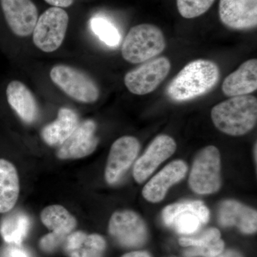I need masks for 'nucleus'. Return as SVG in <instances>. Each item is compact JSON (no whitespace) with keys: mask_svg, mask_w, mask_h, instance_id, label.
Here are the masks:
<instances>
[{"mask_svg":"<svg viewBox=\"0 0 257 257\" xmlns=\"http://www.w3.org/2000/svg\"><path fill=\"white\" fill-rule=\"evenodd\" d=\"M219 78L220 70L215 62L202 59L192 61L171 81L167 96L175 101L195 99L211 91Z\"/></svg>","mask_w":257,"mask_h":257,"instance_id":"f257e3e1","label":"nucleus"},{"mask_svg":"<svg viewBox=\"0 0 257 257\" xmlns=\"http://www.w3.org/2000/svg\"><path fill=\"white\" fill-rule=\"evenodd\" d=\"M211 117L221 133L234 137L246 135L256 124V97L249 94L232 96L214 106Z\"/></svg>","mask_w":257,"mask_h":257,"instance_id":"f03ea898","label":"nucleus"},{"mask_svg":"<svg viewBox=\"0 0 257 257\" xmlns=\"http://www.w3.org/2000/svg\"><path fill=\"white\" fill-rule=\"evenodd\" d=\"M163 32L151 24H141L130 29L121 46V55L133 64L146 62L165 50Z\"/></svg>","mask_w":257,"mask_h":257,"instance_id":"7ed1b4c3","label":"nucleus"},{"mask_svg":"<svg viewBox=\"0 0 257 257\" xmlns=\"http://www.w3.org/2000/svg\"><path fill=\"white\" fill-rule=\"evenodd\" d=\"M221 158L214 146H207L194 159L189 178L193 192L199 194L215 193L221 187Z\"/></svg>","mask_w":257,"mask_h":257,"instance_id":"20e7f679","label":"nucleus"},{"mask_svg":"<svg viewBox=\"0 0 257 257\" xmlns=\"http://www.w3.org/2000/svg\"><path fill=\"white\" fill-rule=\"evenodd\" d=\"M50 78L57 87L79 102H95L99 97L96 82L82 71L64 64L55 66L50 71Z\"/></svg>","mask_w":257,"mask_h":257,"instance_id":"39448f33","label":"nucleus"},{"mask_svg":"<svg viewBox=\"0 0 257 257\" xmlns=\"http://www.w3.org/2000/svg\"><path fill=\"white\" fill-rule=\"evenodd\" d=\"M162 219L167 226L182 234L197 232L209 219V211L201 201H187L167 206L162 211Z\"/></svg>","mask_w":257,"mask_h":257,"instance_id":"423d86ee","label":"nucleus"},{"mask_svg":"<svg viewBox=\"0 0 257 257\" xmlns=\"http://www.w3.org/2000/svg\"><path fill=\"white\" fill-rule=\"evenodd\" d=\"M69 24L67 12L52 7L38 18L34 29L35 46L45 52H55L62 45Z\"/></svg>","mask_w":257,"mask_h":257,"instance_id":"0eeeda50","label":"nucleus"},{"mask_svg":"<svg viewBox=\"0 0 257 257\" xmlns=\"http://www.w3.org/2000/svg\"><path fill=\"white\" fill-rule=\"evenodd\" d=\"M108 231L115 242L126 248L143 246L147 239L145 221L136 212L131 210L115 211L111 215Z\"/></svg>","mask_w":257,"mask_h":257,"instance_id":"6e6552de","label":"nucleus"},{"mask_svg":"<svg viewBox=\"0 0 257 257\" xmlns=\"http://www.w3.org/2000/svg\"><path fill=\"white\" fill-rule=\"evenodd\" d=\"M171 69L170 61L162 57L149 60L124 77V84L130 92L137 95L150 94L167 78Z\"/></svg>","mask_w":257,"mask_h":257,"instance_id":"1a4fd4ad","label":"nucleus"},{"mask_svg":"<svg viewBox=\"0 0 257 257\" xmlns=\"http://www.w3.org/2000/svg\"><path fill=\"white\" fill-rule=\"evenodd\" d=\"M140 145L135 137L124 136L111 145L105 169V180L113 185L119 182L138 157Z\"/></svg>","mask_w":257,"mask_h":257,"instance_id":"9d476101","label":"nucleus"},{"mask_svg":"<svg viewBox=\"0 0 257 257\" xmlns=\"http://www.w3.org/2000/svg\"><path fill=\"white\" fill-rule=\"evenodd\" d=\"M176 148L175 140L168 135H161L155 138L134 166L133 177L136 182H145L162 162L175 153Z\"/></svg>","mask_w":257,"mask_h":257,"instance_id":"9b49d317","label":"nucleus"},{"mask_svg":"<svg viewBox=\"0 0 257 257\" xmlns=\"http://www.w3.org/2000/svg\"><path fill=\"white\" fill-rule=\"evenodd\" d=\"M7 24L15 35L28 37L38 20L37 7L31 0H0Z\"/></svg>","mask_w":257,"mask_h":257,"instance_id":"f8f14e48","label":"nucleus"},{"mask_svg":"<svg viewBox=\"0 0 257 257\" xmlns=\"http://www.w3.org/2000/svg\"><path fill=\"white\" fill-rule=\"evenodd\" d=\"M96 128L95 122L92 120H85L79 123L73 133L60 145L57 157L61 160H73L90 155L99 143L95 135Z\"/></svg>","mask_w":257,"mask_h":257,"instance_id":"ddd939ff","label":"nucleus"},{"mask_svg":"<svg viewBox=\"0 0 257 257\" xmlns=\"http://www.w3.org/2000/svg\"><path fill=\"white\" fill-rule=\"evenodd\" d=\"M219 16L225 26L249 30L257 25V0H220Z\"/></svg>","mask_w":257,"mask_h":257,"instance_id":"4468645a","label":"nucleus"},{"mask_svg":"<svg viewBox=\"0 0 257 257\" xmlns=\"http://www.w3.org/2000/svg\"><path fill=\"white\" fill-rule=\"evenodd\" d=\"M187 172V165L184 161L171 162L145 186L143 190L144 198L152 203L163 200L169 188L184 179Z\"/></svg>","mask_w":257,"mask_h":257,"instance_id":"2eb2a0df","label":"nucleus"},{"mask_svg":"<svg viewBox=\"0 0 257 257\" xmlns=\"http://www.w3.org/2000/svg\"><path fill=\"white\" fill-rule=\"evenodd\" d=\"M218 220L222 226H236L243 234H251L256 231V211L235 200L221 202Z\"/></svg>","mask_w":257,"mask_h":257,"instance_id":"dca6fc26","label":"nucleus"},{"mask_svg":"<svg viewBox=\"0 0 257 257\" xmlns=\"http://www.w3.org/2000/svg\"><path fill=\"white\" fill-rule=\"evenodd\" d=\"M225 95H248L257 89L256 59L246 61L225 78L221 86Z\"/></svg>","mask_w":257,"mask_h":257,"instance_id":"f3484780","label":"nucleus"},{"mask_svg":"<svg viewBox=\"0 0 257 257\" xmlns=\"http://www.w3.org/2000/svg\"><path fill=\"white\" fill-rule=\"evenodd\" d=\"M179 244L186 247L184 257H214L224 250L221 233L216 228H209L197 237H182Z\"/></svg>","mask_w":257,"mask_h":257,"instance_id":"a211bd4d","label":"nucleus"},{"mask_svg":"<svg viewBox=\"0 0 257 257\" xmlns=\"http://www.w3.org/2000/svg\"><path fill=\"white\" fill-rule=\"evenodd\" d=\"M106 247L105 239L101 235L81 231L70 233L63 245L68 257H104Z\"/></svg>","mask_w":257,"mask_h":257,"instance_id":"6ab92c4d","label":"nucleus"},{"mask_svg":"<svg viewBox=\"0 0 257 257\" xmlns=\"http://www.w3.org/2000/svg\"><path fill=\"white\" fill-rule=\"evenodd\" d=\"M8 104L25 122H33L38 115L36 99L31 91L23 82L13 80L6 89Z\"/></svg>","mask_w":257,"mask_h":257,"instance_id":"aec40b11","label":"nucleus"},{"mask_svg":"<svg viewBox=\"0 0 257 257\" xmlns=\"http://www.w3.org/2000/svg\"><path fill=\"white\" fill-rule=\"evenodd\" d=\"M78 124V116L75 111L68 108H61L57 119L42 130V138L50 146H60L73 133Z\"/></svg>","mask_w":257,"mask_h":257,"instance_id":"412c9836","label":"nucleus"},{"mask_svg":"<svg viewBox=\"0 0 257 257\" xmlns=\"http://www.w3.org/2000/svg\"><path fill=\"white\" fill-rule=\"evenodd\" d=\"M20 182L16 168L9 161L0 159V213L8 212L18 202Z\"/></svg>","mask_w":257,"mask_h":257,"instance_id":"4be33fe9","label":"nucleus"},{"mask_svg":"<svg viewBox=\"0 0 257 257\" xmlns=\"http://www.w3.org/2000/svg\"><path fill=\"white\" fill-rule=\"evenodd\" d=\"M42 222L52 232L68 236L77 226V219L62 205H51L41 212Z\"/></svg>","mask_w":257,"mask_h":257,"instance_id":"5701e85b","label":"nucleus"},{"mask_svg":"<svg viewBox=\"0 0 257 257\" xmlns=\"http://www.w3.org/2000/svg\"><path fill=\"white\" fill-rule=\"evenodd\" d=\"M30 221L22 212L5 216L0 224V234L7 243L21 245L30 229Z\"/></svg>","mask_w":257,"mask_h":257,"instance_id":"b1692460","label":"nucleus"},{"mask_svg":"<svg viewBox=\"0 0 257 257\" xmlns=\"http://www.w3.org/2000/svg\"><path fill=\"white\" fill-rule=\"evenodd\" d=\"M92 32L101 41L109 47H116L121 40L119 30L109 20L101 16H95L90 20Z\"/></svg>","mask_w":257,"mask_h":257,"instance_id":"393cba45","label":"nucleus"},{"mask_svg":"<svg viewBox=\"0 0 257 257\" xmlns=\"http://www.w3.org/2000/svg\"><path fill=\"white\" fill-rule=\"evenodd\" d=\"M215 0H177L181 16L186 19L198 18L207 13Z\"/></svg>","mask_w":257,"mask_h":257,"instance_id":"a878e982","label":"nucleus"},{"mask_svg":"<svg viewBox=\"0 0 257 257\" xmlns=\"http://www.w3.org/2000/svg\"><path fill=\"white\" fill-rule=\"evenodd\" d=\"M67 236H64L55 232H50L45 235L40 239V247L42 251L47 253H52L63 246Z\"/></svg>","mask_w":257,"mask_h":257,"instance_id":"bb28decb","label":"nucleus"},{"mask_svg":"<svg viewBox=\"0 0 257 257\" xmlns=\"http://www.w3.org/2000/svg\"><path fill=\"white\" fill-rule=\"evenodd\" d=\"M3 257H30V254L20 245L10 244L9 247L5 250Z\"/></svg>","mask_w":257,"mask_h":257,"instance_id":"cd10ccee","label":"nucleus"},{"mask_svg":"<svg viewBox=\"0 0 257 257\" xmlns=\"http://www.w3.org/2000/svg\"><path fill=\"white\" fill-rule=\"evenodd\" d=\"M46 3L55 8H68L73 4L74 0H45Z\"/></svg>","mask_w":257,"mask_h":257,"instance_id":"c85d7f7f","label":"nucleus"},{"mask_svg":"<svg viewBox=\"0 0 257 257\" xmlns=\"http://www.w3.org/2000/svg\"><path fill=\"white\" fill-rule=\"evenodd\" d=\"M214 257H243L242 254L239 251L234 249H227L223 251L222 252Z\"/></svg>","mask_w":257,"mask_h":257,"instance_id":"c756f323","label":"nucleus"},{"mask_svg":"<svg viewBox=\"0 0 257 257\" xmlns=\"http://www.w3.org/2000/svg\"><path fill=\"white\" fill-rule=\"evenodd\" d=\"M121 257H152L151 255L147 251H131L125 253Z\"/></svg>","mask_w":257,"mask_h":257,"instance_id":"7c9ffc66","label":"nucleus"},{"mask_svg":"<svg viewBox=\"0 0 257 257\" xmlns=\"http://www.w3.org/2000/svg\"><path fill=\"white\" fill-rule=\"evenodd\" d=\"M256 150H257L256 144H255L254 151H255V160H256Z\"/></svg>","mask_w":257,"mask_h":257,"instance_id":"2f4dec72","label":"nucleus"}]
</instances>
